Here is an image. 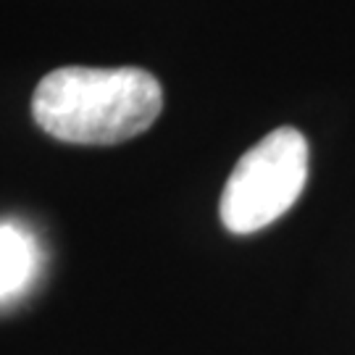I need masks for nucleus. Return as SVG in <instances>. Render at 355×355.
<instances>
[{
    "mask_svg": "<svg viewBox=\"0 0 355 355\" xmlns=\"http://www.w3.org/2000/svg\"><path fill=\"white\" fill-rule=\"evenodd\" d=\"M37 242L19 224H0V303L32 284L37 274Z\"/></svg>",
    "mask_w": 355,
    "mask_h": 355,
    "instance_id": "7ed1b4c3",
    "label": "nucleus"
},
{
    "mask_svg": "<svg viewBox=\"0 0 355 355\" xmlns=\"http://www.w3.org/2000/svg\"><path fill=\"white\" fill-rule=\"evenodd\" d=\"M308 182V142L279 127L242 155L224 184L218 216L232 234H253L290 211Z\"/></svg>",
    "mask_w": 355,
    "mask_h": 355,
    "instance_id": "f03ea898",
    "label": "nucleus"
},
{
    "mask_svg": "<svg viewBox=\"0 0 355 355\" xmlns=\"http://www.w3.org/2000/svg\"><path fill=\"white\" fill-rule=\"evenodd\" d=\"M164 111L161 82L137 66H64L40 79L32 116L42 132L74 145L132 140Z\"/></svg>",
    "mask_w": 355,
    "mask_h": 355,
    "instance_id": "f257e3e1",
    "label": "nucleus"
}]
</instances>
